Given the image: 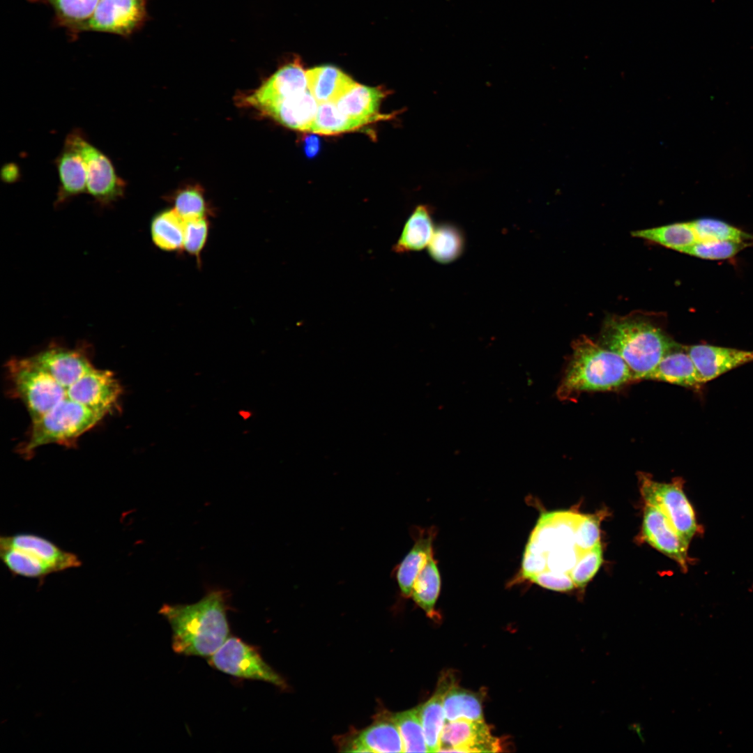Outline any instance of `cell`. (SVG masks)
I'll return each mask as SVG.
<instances>
[{
    "label": "cell",
    "mask_w": 753,
    "mask_h": 753,
    "mask_svg": "<svg viewBox=\"0 0 753 753\" xmlns=\"http://www.w3.org/2000/svg\"><path fill=\"white\" fill-rule=\"evenodd\" d=\"M150 229L152 241L160 249L169 252L183 249L185 220L174 208L157 213Z\"/></svg>",
    "instance_id": "4316f807"
},
{
    "label": "cell",
    "mask_w": 753,
    "mask_h": 753,
    "mask_svg": "<svg viewBox=\"0 0 753 753\" xmlns=\"http://www.w3.org/2000/svg\"><path fill=\"white\" fill-rule=\"evenodd\" d=\"M229 592L215 588L193 604H164L158 613L171 626L175 653L210 657L229 637Z\"/></svg>",
    "instance_id": "6da1fadb"
},
{
    "label": "cell",
    "mask_w": 753,
    "mask_h": 753,
    "mask_svg": "<svg viewBox=\"0 0 753 753\" xmlns=\"http://www.w3.org/2000/svg\"><path fill=\"white\" fill-rule=\"evenodd\" d=\"M572 353L556 390L561 401H574L584 392L614 390L635 382L633 374L616 352L581 335L572 344Z\"/></svg>",
    "instance_id": "7a4b0ae2"
},
{
    "label": "cell",
    "mask_w": 753,
    "mask_h": 753,
    "mask_svg": "<svg viewBox=\"0 0 753 753\" xmlns=\"http://www.w3.org/2000/svg\"><path fill=\"white\" fill-rule=\"evenodd\" d=\"M7 367L12 390L25 404L32 422L67 397L66 389L28 358L12 359Z\"/></svg>",
    "instance_id": "5b68a950"
},
{
    "label": "cell",
    "mask_w": 753,
    "mask_h": 753,
    "mask_svg": "<svg viewBox=\"0 0 753 753\" xmlns=\"http://www.w3.org/2000/svg\"><path fill=\"white\" fill-rule=\"evenodd\" d=\"M441 577L432 554L416 577L411 597L430 618L436 615L435 604L440 593Z\"/></svg>",
    "instance_id": "83f0119b"
},
{
    "label": "cell",
    "mask_w": 753,
    "mask_h": 753,
    "mask_svg": "<svg viewBox=\"0 0 753 753\" xmlns=\"http://www.w3.org/2000/svg\"><path fill=\"white\" fill-rule=\"evenodd\" d=\"M685 349L703 383L740 365L753 362V351L708 344L685 346Z\"/></svg>",
    "instance_id": "9a60e30c"
},
{
    "label": "cell",
    "mask_w": 753,
    "mask_h": 753,
    "mask_svg": "<svg viewBox=\"0 0 753 753\" xmlns=\"http://www.w3.org/2000/svg\"><path fill=\"white\" fill-rule=\"evenodd\" d=\"M383 96L378 88L356 83L335 104L348 116L371 123L385 117L377 114Z\"/></svg>",
    "instance_id": "cb8c5ba5"
},
{
    "label": "cell",
    "mask_w": 753,
    "mask_h": 753,
    "mask_svg": "<svg viewBox=\"0 0 753 753\" xmlns=\"http://www.w3.org/2000/svg\"><path fill=\"white\" fill-rule=\"evenodd\" d=\"M320 143L319 139L313 135L305 139L304 149L307 156L313 157L319 151Z\"/></svg>",
    "instance_id": "60d3db41"
},
{
    "label": "cell",
    "mask_w": 753,
    "mask_h": 753,
    "mask_svg": "<svg viewBox=\"0 0 753 753\" xmlns=\"http://www.w3.org/2000/svg\"><path fill=\"white\" fill-rule=\"evenodd\" d=\"M598 515H582L575 530V543L581 553L594 547L600 542V523Z\"/></svg>",
    "instance_id": "ab89813d"
},
{
    "label": "cell",
    "mask_w": 753,
    "mask_h": 753,
    "mask_svg": "<svg viewBox=\"0 0 753 753\" xmlns=\"http://www.w3.org/2000/svg\"><path fill=\"white\" fill-rule=\"evenodd\" d=\"M641 495L646 504L655 506L669 519L687 545L698 531L694 509L683 489L681 480L671 483L653 480L648 474L638 475Z\"/></svg>",
    "instance_id": "52a82bcc"
},
{
    "label": "cell",
    "mask_w": 753,
    "mask_h": 753,
    "mask_svg": "<svg viewBox=\"0 0 753 753\" xmlns=\"http://www.w3.org/2000/svg\"><path fill=\"white\" fill-rule=\"evenodd\" d=\"M0 547H13L28 552L50 565L54 572L78 568L82 565L75 554L66 552L52 541L33 533H20L1 536Z\"/></svg>",
    "instance_id": "2e32d148"
},
{
    "label": "cell",
    "mask_w": 753,
    "mask_h": 753,
    "mask_svg": "<svg viewBox=\"0 0 753 753\" xmlns=\"http://www.w3.org/2000/svg\"><path fill=\"white\" fill-rule=\"evenodd\" d=\"M122 388L109 370L93 368L66 388L73 401L102 413L105 416L119 408Z\"/></svg>",
    "instance_id": "30bf717a"
},
{
    "label": "cell",
    "mask_w": 753,
    "mask_h": 753,
    "mask_svg": "<svg viewBox=\"0 0 753 753\" xmlns=\"http://www.w3.org/2000/svg\"><path fill=\"white\" fill-rule=\"evenodd\" d=\"M602 547L598 542L592 549L580 554L570 575L578 588L584 587L598 571L602 563Z\"/></svg>",
    "instance_id": "8d00e7d4"
},
{
    "label": "cell",
    "mask_w": 753,
    "mask_h": 753,
    "mask_svg": "<svg viewBox=\"0 0 753 753\" xmlns=\"http://www.w3.org/2000/svg\"><path fill=\"white\" fill-rule=\"evenodd\" d=\"M747 245L745 242L729 241L697 242L684 252L706 259H724L734 256Z\"/></svg>",
    "instance_id": "74e56055"
},
{
    "label": "cell",
    "mask_w": 753,
    "mask_h": 753,
    "mask_svg": "<svg viewBox=\"0 0 753 753\" xmlns=\"http://www.w3.org/2000/svg\"><path fill=\"white\" fill-rule=\"evenodd\" d=\"M0 557L6 568L15 575L42 579L54 572L45 562L18 549L0 547Z\"/></svg>",
    "instance_id": "d6a6232c"
},
{
    "label": "cell",
    "mask_w": 753,
    "mask_h": 753,
    "mask_svg": "<svg viewBox=\"0 0 753 753\" xmlns=\"http://www.w3.org/2000/svg\"><path fill=\"white\" fill-rule=\"evenodd\" d=\"M344 751L355 752H401L403 744L398 728L390 715L376 720L359 732Z\"/></svg>",
    "instance_id": "d6986e66"
},
{
    "label": "cell",
    "mask_w": 753,
    "mask_h": 753,
    "mask_svg": "<svg viewBox=\"0 0 753 753\" xmlns=\"http://www.w3.org/2000/svg\"><path fill=\"white\" fill-rule=\"evenodd\" d=\"M28 359L66 389L94 368L84 351L58 345L50 346Z\"/></svg>",
    "instance_id": "4fadbf2b"
},
{
    "label": "cell",
    "mask_w": 753,
    "mask_h": 753,
    "mask_svg": "<svg viewBox=\"0 0 753 753\" xmlns=\"http://www.w3.org/2000/svg\"><path fill=\"white\" fill-rule=\"evenodd\" d=\"M600 343L623 359L635 381L645 379L662 357L678 345L647 319L630 317L608 318Z\"/></svg>",
    "instance_id": "3957f363"
},
{
    "label": "cell",
    "mask_w": 753,
    "mask_h": 753,
    "mask_svg": "<svg viewBox=\"0 0 753 753\" xmlns=\"http://www.w3.org/2000/svg\"><path fill=\"white\" fill-rule=\"evenodd\" d=\"M697 242L729 241L745 242L753 238L750 234L721 220L702 218L690 222Z\"/></svg>",
    "instance_id": "e575fe53"
},
{
    "label": "cell",
    "mask_w": 753,
    "mask_h": 753,
    "mask_svg": "<svg viewBox=\"0 0 753 753\" xmlns=\"http://www.w3.org/2000/svg\"><path fill=\"white\" fill-rule=\"evenodd\" d=\"M642 533L650 545L675 561L683 571L687 570L689 545L682 540L660 510L646 503L644 512Z\"/></svg>",
    "instance_id": "5bb4252c"
},
{
    "label": "cell",
    "mask_w": 753,
    "mask_h": 753,
    "mask_svg": "<svg viewBox=\"0 0 753 753\" xmlns=\"http://www.w3.org/2000/svg\"><path fill=\"white\" fill-rule=\"evenodd\" d=\"M318 106L319 103L307 89L270 107L261 114L289 128L309 132Z\"/></svg>",
    "instance_id": "44dd1931"
},
{
    "label": "cell",
    "mask_w": 753,
    "mask_h": 753,
    "mask_svg": "<svg viewBox=\"0 0 753 753\" xmlns=\"http://www.w3.org/2000/svg\"><path fill=\"white\" fill-rule=\"evenodd\" d=\"M54 163L59 181L54 202V206L58 208L86 192V169L79 151L66 141H64Z\"/></svg>",
    "instance_id": "e0dca14e"
},
{
    "label": "cell",
    "mask_w": 753,
    "mask_h": 753,
    "mask_svg": "<svg viewBox=\"0 0 753 753\" xmlns=\"http://www.w3.org/2000/svg\"><path fill=\"white\" fill-rule=\"evenodd\" d=\"M442 680L434 694L420 706V717L426 743L429 752H439L443 727L446 723L443 697L450 687L447 680Z\"/></svg>",
    "instance_id": "484cf974"
},
{
    "label": "cell",
    "mask_w": 753,
    "mask_h": 753,
    "mask_svg": "<svg viewBox=\"0 0 753 753\" xmlns=\"http://www.w3.org/2000/svg\"><path fill=\"white\" fill-rule=\"evenodd\" d=\"M65 141L79 151L85 162L86 192L95 202L100 207L105 208L122 199L127 184L118 175L109 158L91 144L79 128L73 129L66 135Z\"/></svg>",
    "instance_id": "8992f818"
},
{
    "label": "cell",
    "mask_w": 753,
    "mask_h": 753,
    "mask_svg": "<svg viewBox=\"0 0 753 753\" xmlns=\"http://www.w3.org/2000/svg\"><path fill=\"white\" fill-rule=\"evenodd\" d=\"M174 209L183 220L207 218L208 215L204 195L196 188L180 191L174 198Z\"/></svg>",
    "instance_id": "d590c367"
},
{
    "label": "cell",
    "mask_w": 753,
    "mask_h": 753,
    "mask_svg": "<svg viewBox=\"0 0 753 753\" xmlns=\"http://www.w3.org/2000/svg\"><path fill=\"white\" fill-rule=\"evenodd\" d=\"M105 414L75 402L68 397L47 413L32 422L28 441L19 452L27 459L39 447L49 443L72 446L84 433L93 428Z\"/></svg>",
    "instance_id": "277c9868"
},
{
    "label": "cell",
    "mask_w": 753,
    "mask_h": 753,
    "mask_svg": "<svg viewBox=\"0 0 753 753\" xmlns=\"http://www.w3.org/2000/svg\"><path fill=\"white\" fill-rule=\"evenodd\" d=\"M368 123L342 113L333 102L319 103L315 119L309 132L321 135H335L355 129Z\"/></svg>",
    "instance_id": "1f68e13d"
},
{
    "label": "cell",
    "mask_w": 753,
    "mask_h": 753,
    "mask_svg": "<svg viewBox=\"0 0 753 753\" xmlns=\"http://www.w3.org/2000/svg\"><path fill=\"white\" fill-rule=\"evenodd\" d=\"M51 7L56 26L66 30L72 40L83 33L100 0H26Z\"/></svg>",
    "instance_id": "603a6c76"
},
{
    "label": "cell",
    "mask_w": 753,
    "mask_h": 753,
    "mask_svg": "<svg viewBox=\"0 0 753 753\" xmlns=\"http://www.w3.org/2000/svg\"><path fill=\"white\" fill-rule=\"evenodd\" d=\"M19 176L17 166L14 164H8L1 170V178L5 182L10 183L15 181Z\"/></svg>",
    "instance_id": "b9f144b4"
},
{
    "label": "cell",
    "mask_w": 753,
    "mask_h": 753,
    "mask_svg": "<svg viewBox=\"0 0 753 753\" xmlns=\"http://www.w3.org/2000/svg\"><path fill=\"white\" fill-rule=\"evenodd\" d=\"M462 231L456 226L444 223L435 228L428 245L429 256L436 262L448 264L460 257L464 248Z\"/></svg>",
    "instance_id": "f546056e"
},
{
    "label": "cell",
    "mask_w": 753,
    "mask_h": 753,
    "mask_svg": "<svg viewBox=\"0 0 753 753\" xmlns=\"http://www.w3.org/2000/svg\"><path fill=\"white\" fill-rule=\"evenodd\" d=\"M398 728L404 752H427L420 706L392 715Z\"/></svg>",
    "instance_id": "836d02e7"
},
{
    "label": "cell",
    "mask_w": 753,
    "mask_h": 753,
    "mask_svg": "<svg viewBox=\"0 0 753 753\" xmlns=\"http://www.w3.org/2000/svg\"><path fill=\"white\" fill-rule=\"evenodd\" d=\"M632 235L682 252L697 242L690 222L637 230L632 231Z\"/></svg>",
    "instance_id": "f1b7e54d"
},
{
    "label": "cell",
    "mask_w": 753,
    "mask_h": 753,
    "mask_svg": "<svg viewBox=\"0 0 753 753\" xmlns=\"http://www.w3.org/2000/svg\"><path fill=\"white\" fill-rule=\"evenodd\" d=\"M184 220L183 249L199 261L201 252L206 243L209 223L206 218Z\"/></svg>",
    "instance_id": "f35d334b"
},
{
    "label": "cell",
    "mask_w": 753,
    "mask_h": 753,
    "mask_svg": "<svg viewBox=\"0 0 753 753\" xmlns=\"http://www.w3.org/2000/svg\"><path fill=\"white\" fill-rule=\"evenodd\" d=\"M146 19V0H100L84 32L105 33L128 38Z\"/></svg>",
    "instance_id": "9c48e42d"
},
{
    "label": "cell",
    "mask_w": 753,
    "mask_h": 753,
    "mask_svg": "<svg viewBox=\"0 0 753 753\" xmlns=\"http://www.w3.org/2000/svg\"><path fill=\"white\" fill-rule=\"evenodd\" d=\"M447 722L484 720L480 697L472 692L450 685L443 697Z\"/></svg>",
    "instance_id": "4dcf8cb0"
},
{
    "label": "cell",
    "mask_w": 753,
    "mask_h": 753,
    "mask_svg": "<svg viewBox=\"0 0 753 753\" xmlns=\"http://www.w3.org/2000/svg\"><path fill=\"white\" fill-rule=\"evenodd\" d=\"M213 668L237 678L265 681L285 689L284 678L262 658L255 646L230 637L209 657Z\"/></svg>",
    "instance_id": "ba28073f"
},
{
    "label": "cell",
    "mask_w": 753,
    "mask_h": 753,
    "mask_svg": "<svg viewBox=\"0 0 753 753\" xmlns=\"http://www.w3.org/2000/svg\"><path fill=\"white\" fill-rule=\"evenodd\" d=\"M500 747L484 720H459L446 722L439 752H496Z\"/></svg>",
    "instance_id": "7c38bea8"
},
{
    "label": "cell",
    "mask_w": 753,
    "mask_h": 753,
    "mask_svg": "<svg viewBox=\"0 0 753 753\" xmlns=\"http://www.w3.org/2000/svg\"><path fill=\"white\" fill-rule=\"evenodd\" d=\"M413 545L395 569V579L401 595L409 598L413 582L428 558L434 554L433 542L437 530L434 526L413 528Z\"/></svg>",
    "instance_id": "ac0fdd59"
},
{
    "label": "cell",
    "mask_w": 753,
    "mask_h": 753,
    "mask_svg": "<svg viewBox=\"0 0 753 753\" xmlns=\"http://www.w3.org/2000/svg\"><path fill=\"white\" fill-rule=\"evenodd\" d=\"M307 89L306 71L298 61H294L278 69L257 89L244 96L241 102L261 114L270 107Z\"/></svg>",
    "instance_id": "8fae6325"
},
{
    "label": "cell",
    "mask_w": 753,
    "mask_h": 753,
    "mask_svg": "<svg viewBox=\"0 0 753 753\" xmlns=\"http://www.w3.org/2000/svg\"><path fill=\"white\" fill-rule=\"evenodd\" d=\"M307 89L317 102L335 103L356 84L350 77L332 66H322L306 71Z\"/></svg>",
    "instance_id": "7402d4cb"
},
{
    "label": "cell",
    "mask_w": 753,
    "mask_h": 753,
    "mask_svg": "<svg viewBox=\"0 0 753 753\" xmlns=\"http://www.w3.org/2000/svg\"><path fill=\"white\" fill-rule=\"evenodd\" d=\"M434 229L430 207L419 205L408 218L393 249L397 253L422 250L429 245Z\"/></svg>",
    "instance_id": "d4e9b609"
},
{
    "label": "cell",
    "mask_w": 753,
    "mask_h": 753,
    "mask_svg": "<svg viewBox=\"0 0 753 753\" xmlns=\"http://www.w3.org/2000/svg\"><path fill=\"white\" fill-rule=\"evenodd\" d=\"M645 379L656 380L699 389L704 383L685 346L678 345L666 353Z\"/></svg>",
    "instance_id": "ffe728a7"
}]
</instances>
